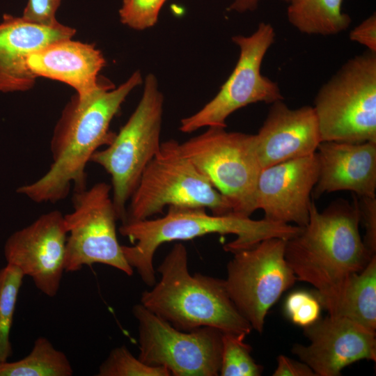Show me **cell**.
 Instances as JSON below:
<instances>
[{
    "label": "cell",
    "mask_w": 376,
    "mask_h": 376,
    "mask_svg": "<svg viewBox=\"0 0 376 376\" xmlns=\"http://www.w3.org/2000/svg\"><path fill=\"white\" fill-rule=\"evenodd\" d=\"M143 79L139 70L123 84H106L91 97H71L55 125L50 142L52 157L47 172L36 181L22 185L17 192L36 203H56L64 199L70 189L86 188V166L93 155L113 140L111 122L126 97Z\"/></svg>",
    "instance_id": "obj_1"
},
{
    "label": "cell",
    "mask_w": 376,
    "mask_h": 376,
    "mask_svg": "<svg viewBox=\"0 0 376 376\" xmlns=\"http://www.w3.org/2000/svg\"><path fill=\"white\" fill-rule=\"evenodd\" d=\"M359 224L355 194L353 203L338 198L322 212L312 201L308 224L286 240L287 263L297 280L315 288V297L329 315L349 277L361 271L374 256L363 242Z\"/></svg>",
    "instance_id": "obj_2"
},
{
    "label": "cell",
    "mask_w": 376,
    "mask_h": 376,
    "mask_svg": "<svg viewBox=\"0 0 376 376\" xmlns=\"http://www.w3.org/2000/svg\"><path fill=\"white\" fill-rule=\"evenodd\" d=\"M301 230V227L296 225L265 219L254 220L234 213L209 214L204 207L187 206H169L164 217L126 221L118 229L123 236L134 244L121 246L125 260L150 287L156 283L153 258L157 248L164 242L189 240L213 233L233 234L236 238L224 246L226 251L233 253L269 238L288 240Z\"/></svg>",
    "instance_id": "obj_3"
},
{
    "label": "cell",
    "mask_w": 376,
    "mask_h": 376,
    "mask_svg": "<svg viewBox=\"0 0 376 376\" xmlns=\"http://www.w3.org/2000/svg\"><path fill=\"white\" fill-rule=\"evenodd\" d=\"M157 271L159 281L143 292L141 304L175 328L189 331L211 327L244 336L253 330L229 297L224 279L190 274L182 244L173 246Z\"/></svg>",
    "instance_id": "obj_4"
},
{
    "label": "cell",
    "mask_w": 376,
    "mask_h": 376,
    "mask_svg": "<svg viewBox=\"0 0 376 376\" xmlns=\"http://www.w3.org/2000/svg\"><path fill=\"white\" fill-rule=\"evenodd\" d=\"M164 96L153 74L143 81L141 97L126 123L91 162L102 167L111 179V196L119 220L126 218L127 203L141 176L158 152Z\"/></svg>",
    "instance_id": "obj_5"
},
{
    "label": "cell",
    "mask_w": 376,
    "mask_h": 376,
    "mask_svg": "<svg viewBox=\"0 0 376 376\" xmlns=\"http://www.w3.org/2000/svg\"><path fill=\"white\" fill-rule=\"evenodd\" d=\"M313 107L322 141L376 143V53L348 60L322 86Z\"/></svg>",
    "instance_id": "obj_6"
},
{
    "label": "cell",
    "mask_w": 376,
    "mask_h": 376,
    "mask_svg": "<svg viewBox=\"0 0 376 376\" xmlns=\"http://www.w3.org/2000/svg\"><path fill=\"white\" fill-rule=\"evenodd\" d=\"M129 201L123 222L148 219L162 213L166 206L204 207L215 215L232 213L228 201L173 139L161 143Z\"/></svg>",
    "instance_id": "obj_7"
},
{
    "label": "cell",
    "mask_w": 376,
    "mask_h": 376,
    "mask_svg": "<svg viewBox=\"0 0 376 376\" xmlns=\"http://www.w3.org/2000/svg\"><path fill=\"white\" fill-rule=\"evenodd\" d=\"M180 147L228 201L232 213L250 217L256 210V191L262 167L254 134L210 127Z\"/></svg>",
    "instance_id": "obj_8"
},
{
    "label": "cell",
    "mask_w": 376,
    "mask_h": 376,
    "mask_svg": "<svg viewBox=\"0 0 376 376\" xmlns=\"http://www.w3.org/2000/svg\"><path fill=\"white\" fill-rule=\"evenodd\" d=\"M269 23L261 22L250 36L232 37L240 55L232 73L218 93L195 113L180 120V130L191 133L204 127H226V120L235 111L249 104H272L283 100L277 83L261 73L267 50L275 40Z\"/></svg>",
    "instance_id": "obj_9"
},
{
    "label": "cell",
    "mask_w": 376,
    "mask_h": 376,
    "mask_svg": "<svg viewBox=\"0 0 376 376\" xmlns=\"http://www.w3.org/2000/svg\"><path fill=\"white\" fill-rule=\"evenodd\" d=\"M286 240L269 238L233 253L224 284L231 300L249 322L262 333L270 308L297 280L285 258Z\"/></svg>",
    "instance_id": "obj_10"
},
{
    "label": "cell",
    "mask_w": 376,
    "mask_h": 376,
    "mask_svg": "<svg viewBox=\"0 0 376 376\" xmlns=\"http://www.w3.org/2000/svg\"><path fill=\"white\" fill-rule=\"evenodd\" d=\"M111 194V186L104 182L75 191L73 210L64 215L68 231L65 272L100 263L133 274L118 241L119 219Z\"/></svg>",
    "instance_id": "obj_11"
},
{
    "label": "cell",
    "mask_w": 376,
    "mask_h": 376,
    "mask_svg": "<svg viewBox=\"0 0 376 376\" xmlns=\"http://www.w3.org/2000/svg\"><path fill=\"white\" fill-rule=\"evenodd\" d=\"M132 313L139 326V359L150 366H164L174 376L219 375L222 332L211 327L179 330L141 304Z\"/></svg>",
    "instance_id": "obj_12"
},
{
    "label": "cell",
    "mask_w": 376,
    "mask_h": 376,
    "mask_svg": "<svg viewBox=\"0 0 376 376\" xmlns=\"http://www.w3.org/2000/svg\"><path fill=\"white\" fill-rule=\"evenodd\" d=\"M67 236L64 215L59 210L43 214L7 239L4 246L7 264L19 269L32 279L39 290L53 297L59 290L65 272Z\"/></svg>",
    "instance_id": "obj_13"
},
{
    "label": "cell",
    "mask_w": 376,
    "mask_h": 376,
    "mask_svg": "<svg viewBox=\"0 0 376 376\" xmlns=\"http://www.w3.org/2000/svg\"><path fill=\"white\" fill-rule=\"evenodd\" d=\"M304 329L309 343L294 345L292 352L315 376H339L353 363L376 361L375 333L346 318L329 315Z\"/></svg>",
    "instance_id": "obj_14"
},
{
    "label": "cell",
    "mask_w": 376,
    "mask_h": 376,
    "mask_svg": "<svg viewBox=\"0 0 376 376\" xmlns=\"http://www.w3.org/2000/svg\"><path fill=\"white\" fill-rule=\"evenodd\" d=\"M318 174L315 152L263 169L256 186V210L262 209L267 220L304 227Z\"/></svg>",
    "instance_id": "obj_15"
},
{
    "label": "cell",
    "mask_w": 376,
    "mask_h": 376,
    "mask_svg": "<svg viewBox=\"0 0 376 376\" xmlns=\"http://www.w3.org/2000/svg\"><path fill=\"white\" fill-rule=\"evenodd\" d=\"M75 33V29L59 22L47 26L4 14L0 22V93L31 89L37 77L27 65L29 56Z\"/></svg>",
    "instance_id": "obj_16"
},
{
    "label": "cell",
    "mask_w": 376,
    "mask_h": 376,
    "mask_svg": "<svg viewBox=\"0 0 376 376\" xmlns=\"http://www.w3.org/2000/svg\"><path fill=\"white\" fill-rule=\"evenodd\" d=\"M271 104L263 125L254 134L262 169L314 154L322 140L313 107L290 109L283 100Z\"/></svg>",
    "instance_id": "obj_17"
},
{
    "label": "cell",
    "mask_w": 376,
    "mask_h": 376,
    "mask_svg": "<svg viewBox=\"0 0 376 376\" xmlns=\"http://www.w3.org/2000/svg\"><path fill=\"white\" fill-rule=\"evenodd\" d=\"M315 153L319 174L313 198L337 191L376 197V143L322 141Z\"/></svg>",
    "instance_id": "obj_18"
},
{
    "label": "cell",
    "mask_w": 376,
    "mask_h": 376,
    "mask_svg": "<svg viewBox=\"0 0 376 376\" xmlns=\"http://www.w3.org/2000/svg\"><path fill=\"white\" fill-rule=\"evenodd\" d=\"M105 64L102 53L93 45L72 38L49 44L27 58V65L36 77L69 85L79 100L91 97L104 86L98 75Z\"/></svg>",
    "instance_id": "obj_19"
},
{
    "label": "cell",
    "mask_w": 376,
    "mask_h": 376,
    "mask_svg": "<svg viewBox=\"0 0 376 376\" xmlns=\"http://www.w3.org/2000/svg\"><path fill=\"white\" fill-rule=\"evenodd\" d=\"M330 315L346 318L366 329L376 331V255L345 282Z\"/></svg>",
    "instance_id": "obj_20"
},
{
    "label": "cell",
    "mask_w": 376,
    "mask_h": 376,
    "mask_svg": "<svg viewBox=\"0 0 376 376\" xmlns=\"http://www.w3.org/2000/svg\"><path fill=\"white\" fill-rule=\"evenodd\" d=\"M289 22L301 33L333 36L346 30L350 16L342 10L343 0H288Z\"/></svg>",
    "instance_id": "obj_21"
},
{
    "label": "cell",
    "mask_w": 376,
    "mask_h": 376,
    "mask_svg": "<svg viewBox=\"0 0 376 376\" xmlns=\"http://www.w3.org/2000/svg\"><path fill=\"white\" fill-rule=\"evenodd\" d=\"M73 369L67 356L45 337L38 338L23 359L0 363V376H71Z\"/></svg>",
    "instance_id": "obj_22"
},
{
    "label": "cell",
    "mask_w": 376,
    "mask_h": 376,
    "mask_svg": "<svg viewBox=\"0 0 376 376\" xmlns=\"http://www.w3.org/2000/svg\"><path fill=\"white\" fill-rule=\"evenodd\" d=\"M24 276L10 264L0 269V363L7 361L13 353L10 333Z\"/></svg>",
    "instance_id": "obj_23"
},
{
    "label": "cell",
    "mask_w": 376,
    "mask_h": 376,
    "mask_svg": "<svg viewBox=\"0 0 376 376\" xmlns=\"http://www.w3.org/2000/svg\"><path fill=\"white\" fill-rule=\"evenodd\" d=\"M246 336L222 333L221 376H259L263 367L253 359L251 346L244 340Z\"/></svg>",
    "instance_id": "obj_24"
},
{
    "label": "cell",
    "mask_w": 376,
    "mask_h": 376,
    "mask_svg": "<svg viewBox=\"0 0 376 376\" xmlns=\"http://www.w3.org/2000/svg\"><path fill=\"white\" fill-rule=\"evenodd\" d=\"M97 376H170L164 366H150L122 345L113 349L99 367Z\"/></svg>",
    "instance_id": "obj_25"
},
{
    "label": "cell",
    "mask_w": 376,
    "mask_h": 376,
    "mask_svg": "<svg viewBox=\"0 0 376 376\" xmlns=\"http://www.w3.org/2000/svg\"><path fill=\"white\" fill-rule=\"evenodd\" d=\"M166 0H123L119 10L121 23L142 31L153 26Z\"/></svg>",
    "instance_id": "obj_26"
},
{
    "label": "cell",
    "mask_w": 376,
    "mask_h": 376,
    "mask_svg": "<svg viewBox=\"0 0 376 376\" xmlns=\"http://www.w3.org/2000/svg\"><path fill=\"white\" fill-rule=\"evenodd\" d=\"M321 304L315 296L304 291L291 293L286 299L285 311L291 321L305 327L320 318Z\"/></svg>",
    "instance_id": "obj_27"
},
{
    "label": "cell",
    "mask_w": 376,
    "mask_h": 376,
    "mask_svg": "<svg viewBox=\"0 0 376 376\" xmlns=\"http://www.w3.org/2000/svg\"><path fill=\"white\" fill-rule=\"evenodd\" d=\"M360 223L365 228L363 242L372 254L376 253V197L359 196Z\"/></svg>",
    "instance_id": "obj_28"
},
{
    "label": "cell",
    "mask_w": 376,
    "mask_h": 376,
    "mask_svg": "<svg viewBox=\"0 0 376 376\" xmlns=\"http://www.w3.org/2000/svg\"><path fill=\"white\" fill-rule=\"evenodd\" d=\"M63 0H28L22 17L34 23L51 26L58 22L56 13Z\"/></svg>",
    "instance_id": "obj_29"
},
{
    "label": "cell",
    "mask_w": 376,
    "mask_h": 376,
    "mask_svg": "<svg viewBox=\"0 0 376 376\" xmlns=\"http://www.w3.org/2000/svg\"><path fill=\"white\" fill-rule=\"evenodd\" d=\"M349 36L352 41L365 46L368 52L376 53V15H371L355 26Z\"/></svg>",
    "instance_id": "obj_30"
},
{
    "label": "cell",
    "mask_w": 376,
    "mask_h": 376,
    "mask_svg": "<svg viewBox=\"0 0 376 376\" xmlns=\"http://www.w3.org/2000/svg\"><path fill=\"white\" fill-rule=\"evenodd\" d=\"M273 376H315L313 370L304 362L295 361L284 355L277 357V366Z\"/></svg>",
    "instance_id": "obj_31"
},
{
    "label": "cell",
    "mask_w": 376,
    "mask_h": 376,
    "mask_svg": "<svg viewBox=\"0 0 376 376\" xmlns=\"http://www.w3.org/2000/svg\"><path fill=\"white\" fill-rule=\"evenodd\" d=\"M282 1H288V0ZM259 1L260 0H233L228 10L240 13L253 10L257 8Z\"/></svg>",
    "instance_id": "obj_32"
}]
</instances>
